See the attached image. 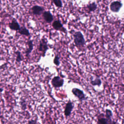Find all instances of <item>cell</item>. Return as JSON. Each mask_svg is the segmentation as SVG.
Segmentation results:
<instances>
[{"mask_svg": "<svg viewBox=\"0 0 124 124\" xmlns=\"http://www.w3.org/2000/svg\"><path fill=\"white\" fill-rule=\"evenodd\" d=\"M74 42L78 46H82L85 44L84 36L80 31H77L74 34Z\"/></svg>", "mask_w": 124, "mask_h": 124, "instance_id": "1", "label": "cell"}, {"mask_svg": "<svg viewBox=\"0 0 124 124\" xmlns=\"http://www.w3.org/2000/svg\"><path fill=\"white\" fill-rule=\"evenodd\" d=\"M48 49L47 41L46 39L43 38L40 41L39 46L38 47V50L39 51L42 52L43 53V56L44 57L45 56L46 51Z\"/></svg>", "mask_w": 124, "mask_h": 124, "instance_id": "2", "label": "cell"}, {"mask_svg": "<svg viewBox=\"0 0 124 124\" xmlns=\"http://www.w3.org/2000/svg\"><path fill=\"white\" fill-rule=\"evenodd\" d=\"M72 92L73 94L79 100L83 101L86 99L85 95L82 90L77 88H74L72 89Z\"/></svg>", "mask_w": 124, "mask_h": 124, "instance_id": "3", "label": "cell"}, {"mask_svg": "<svg viewBox=\"0 0 124 124\" xmlns=\"http://www.w3.org/2000/svg\"><path fill=\"white\" fill-rule=\"evenodd\" d=\"M64 80L59 76L54 77L51 80V84L54 88H60L62 86Z\"/></svg>", "mask_w": 124, "mask_h": 124, "instance_id": "4", "label": "cell"}, {"mask_svg": "<svg viewBox=\"0 0 124 124\" xmlns=\"http://www.w3.org/2000/svg\"><path fill=\"white\" fill-rule=\"evenodd\" d=\"M123 4L119 1L116 0L112 2L110 5V9L113 12H118L122 8Z\"/></svg>", "mask_w": 124, "mask_h": 124, "instance_id": "5", "label": "cell"}, {"mask_svg": "<svg viewBox=\"0 0 124 124\" xmlns=\"http://www.w3.org/2000/svg\"><path fill=\"white\" fill-rule=\"evenodd\" d=\"M74 103L72 102L69 101L67 102L66 104L65 109L64 110V113L66 117L69 116L71 114V112L73 110V108H74Z\"/></svg>", "mask_w": 124, "mask_h": 124, "instance_id": "6", "label": "cell"}, {"mask_svg": "<svg viewBox=\"0 0 124 124\" xmlns=\"http://www.w3.org/2000/svg\"><path fill=\"white\" fill-rule=\"evenodd\" d=\"M32 12L33 15L36 16H40L44 12V8L39 5H34L31 8Z\"/></svg>", "mask_w": 124, "mask_h": 124, "instance_id": "7", "label": "cell"}, {"mask_svg": "<svg viewBox=\"0 0 124 124\" xmlns=\"http://www.w3.org/2000/svg\"><path fill=\"white\" fill-rule=\"evenodd\" d=\"M52 27L55 30L57 31H62L63 32H66V30L63 27L61 21L59 20H55L52 23Z\"/></svg>", "mask_w": 124, "mask_h": 124, "instance_id": "8", "label": "cell"}, {"mask_svg": "<svg viewBox=\"0 0 124 124\" xmlns=\"http://www.w3.org/2000/svg\"><path fill=\"white\" fill-rule=\"evenodd\" d=\"M8 26L11 30L16 31H18L20 28L19 24L15 18H13L12 21L10 23H9Z\"/></svg>", "mask_w": 124, "mask_h": 124, "instance_id": "9", "label": "cell"}, {"mask_svg": "<svg viewBox=\"0 0 124 124\" xmlns=\"http://www.w3.org/2000/svg\"><path fill=\"white\" fill-rule=\"evenodd\" d=\"M43 16L47 23H51L53 20V15L49 11H44L43 13Z\"/></svg>", "mask_w": 124, "mask_h": 124, "instance_id": "10", "label": "cell"}, {"mask_svg": "<svg viewBox=\"0 0 124 124\" xmlns=\"http://www.w3.org/2000/svg\"><path fill=\"white\" fill-rule=\"evenodd\" d=\"M27 45L28 46V48L25 51L26 56L28 57L30 53L32 52L33 49V40H29L27 42Z\"/></svg>", "mask_w": 124, "mask_h": 124, "instance_id": "11", "label": "cell"}, {"mask_svg": "<svg viewBox=\"0 0 124 124\" xmlns=\"http://www.w3.org/2000/svg\"><path fill=\"white\" fill-rule=\"evenodd\" d=\"M97 124H108V121L103 114H100L97 117Z\"/></svg>", "mask_w": 124, "mask_h": 124, "instance_id": "12", "label": "cell"}, {"mask_svg": "<svg viewBox=\"0 0 124 124\" xmlns=\"http://www.w3.org/2000/svg\"><path fill=\"white\" fill-rule=\"evenodd\" d=\"M18 31V33L21 35H23L27 36L30 35V33L29 30L25 27H21L19 30Z\"/></svg>", "mask_w": 124, "mask_h": 124, "instance_id": "13", "label": "cell"}, {"mask_svg": "<svg viewBox=\"0 0 124 124\" xmlns=\"http://www.w3.org/2000/svg\"><path fill=\"white\" fill-rule=\"evenodd\" d=\"M87 8L89 11L93 12L94 11L97 9V5L95 2L91 3L87 5Z\"/></svg>", "mask_w": 124, "mask_h": 124, "instance_id": "14", "label": "cell"}, {"mask_svg": "<svg viewBox=\"0 0 124 124\" xmlns=\"http://www.w3.org/2000/svg\"><path fill=\"white\" fill-rule=\"evenodd\" d=\"M102 83V82H101V79L98 78H96L94 80H92L91 81V84L93 85V86H100L101 84Z\"/></svg>", "mask_w": 124, "mask_h": 124, "instance_id": "15", "label": "cell"}, {"mask_svg": "<svg viewBox=\"0 0 124 124\" xmlns=\"http://www.w3.org/2000/svg\"><path fill=\"white\" fill-rule=\"evenodd\" d=\"M15 54L16 55V61L17 62H20L22 61V58L21 57V52L19 51H16L15 52Z\"/></svg>", "mask_w": 124, "mask_h": 124, "instance_id": "16", "label": "cell"}, {"mask_svg": "<svg viewBox=\"0 0 124 124\" xmlns=\"http://www.w3.org/2000/svg\"><path fill=\"white\" fill-rule=\"evenodd\" d=\"M20 106H21V108L22 110H24L26 109L27 103H26V101L25 100L23 99V100H21V101L20 102Z\"/></svg>", "mask_w": 124, "mask_h": 124, "instance_id": "17", "label": "cell"}, {"mask_svg": "<svg viewBox=\"0 0 124 124\" xmlns=\"http://www.w3.org/2000/svg\"><path fill=\"white\" fill-rule=\"evenodd\" d=\"M53 3L55 4L56 6L59 8H61L62 6V3L61 0H52Z\"/></svg>", "mask_w": 124, "mask_h": 124, "instance_id": "18", "label": "cell"}, {"mask_svg": "<svg viewBox=\"0 0 124 124\" xmlns=\"http://www.w3.org/2000/svg\"><path fill=\"white\" fill-rule=\"evenodd\" d=\"M105 111H106V114H105V116L106 118H112L113 115H112V112L111 110H110L109 109H107Z\"/></svg>", "mask_w": 124, "mask_h": 124, "instance_id": "19", "label": "cell"}, {"mask_svg": "<svg viewBox=\"0 0 124 124\" xmlns=\"http://www.w3.org/2000/svg\"><path fill=\"white\" fill-rule=\"evenodd\" d=\"M53 62L56 66H59L60 64V58L58 55H56L54 60H53Z\"/></svg>", "mask_w": 124, "mask_h": 124, "instance_id": "20", "label": "cell"}, {"mask_svg": "<svg viewBox=\"0 0 124 124\" xmlns=\"http://www.w3.org/2000/svg\"><path fill=\"white\" fill-rule=\"evenodd\" d=\"M108 121V124H116V123L114 121L112 120V118H106Z\"/></svg>", "mask_w": 124, "mask_h": 124, "instance_id": "21", "label": "cell"}, {"mask_svg": "<svg viewBox=\"0 0 124 124\" xmlns=\"http://www.w3.org/2000/svg\"><path fill=\"white\" fill-rule=\"evenodd\" d=\"M28 124H37V120L34 119H31L28 121Z\"/></svg>", "mask_w": 124, "mask_h": 124, "instance_id": "22", "label": "cell"}, {"mask_svg": "<svg viewBox=\"0 0 124 124\" xmlns=\"http://www.w3.org/2000/svg\"><path fill=\"white\" fill-rule=\"evenodd\" d=\"M3 91V89L2 88L0 87V93H2Z\"/></svg>", "mask_w": 124, "mask_h": 124, "instance_id": "23", "label": "cell"}]
</instances>
